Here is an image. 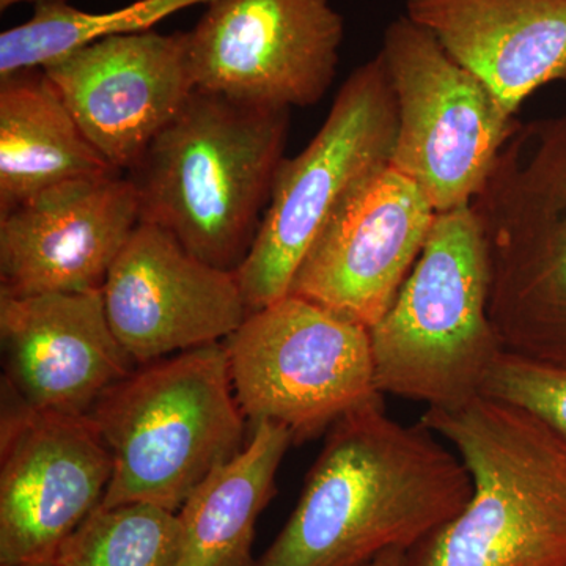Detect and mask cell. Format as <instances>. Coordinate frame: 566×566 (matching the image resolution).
Returning <instances> with one entry per match:
<instances>
[{
  "mask_svg": "<svg viewBox=\"0 0 566 566\" xmlns=\"http://www.w3.org/2000/svg\"><path fill=\"white\" fill-rule=\"evenodd\" d=\"M370 566H409L408 551L390 549L376 558Z\"/></svg>",
  "mask_w": 566,
  "mask_h": 566,
  "instance_id": "23",
  "label": "cell"
},
{
  "mask_svg": "<svg viewBox=\"0 0 566 566\" xmlns=\"http://www.w3.org/2000/svg\"><path fill=\"white\" fill-rule=\"evenodd\" d=\"M48 566H57V565L54 564V565H48Z\"/></svg>",
  "mask_w": 566,
  "mask_h": 566,
  "instance_id": "25",
  "label": "cell"
},
{
  "mask_svg": "<svg viewBox=\"0 0 566 566\" xmlns=\"http://www.w3.org/2000/svg\"><path fill=\"white\" fill-rule=\"evenodd\" d=\"M69 2V0H0V10H10L11 7L20 6V3H33V6H43V3Z\"/></svg>",
  "mask_w": 566,
  "mask_h": 566,
  "instance_id": "24",
  "label": "cell"
},
{
  "mask_svg": "<svg viewBox=\"0 0 566 566\" xmlns=\"http://www.w3.org/2000/svg\"><path fill=\"white\" fill-rule=\"evenodd\" d=\"M177 513L150 504L99 505L59 551L57 566H177Z\"/></svg>",
  "mask_w": 566,
  "mask_h": 566,
  "instance_id": "21",
  "label": "cell"
},
{
  "mask_svg": "<svg viewBox=\"0 0 566 566\" xmlns=\"http://www.w3.org/2000/svg\"><path fill=\"white\" fill-rule=\"evenodd\" d=\"M431 33L516 115L532 93L566 82V0H405Z\"/></svg>",
  "mask_w": 566,
  "mask_h": 566,
  "instance_id": "17",
  "label": "cell"
},
{
  "mask_svg": "<svg viewBox=\"0 0 566 566\" xmlns=\"http://www.w3.org/2000/svg\"><path fill=\"white\" fill-rule=\"evenodd\" d=\"M109 174L117 170L82 133L46 71L0 77V216L63 182Z\"/></svg>",
  "mask_w": 566,
  "mask_h": 566,
  "instance_id": "18",
  "label": "cell"
},
{
  "mask_svg": "<svg viewBox=\"0 0 566 566\" xmlns=\"http://www.w3.org/2000/svg\"><path fill=\"white\" fill-rule=\"evenodd\" d=\"M211 0H134L123 9L91 13L69 2L36 6L31 20L0 33V77L46 69L93 41L151 31L158 22Z\"/></svg>",
  "mask_w": 566,
  "mask_h": 566,
  "instance_id": "20",
  "label": "cell"
},
{
  "mask_svg": "<svg viewBox=\"0 0 566 566\" xmlns=\"http://www.w3.org/2000/svg\"><path fill=\"white\" fill-rule=\"evenodd\" d=\"M293 444L289 428L259 422L251 441L219 465L178 510L177 566H253L256 521L275 494V475Z\"/></svg>",
  "mask_w": 566,
  "mask_h": 566,
  "instance_id": "19",
  "label": "cell"
},
{
  "mask_svg": "<svg viewBox=\"0 0 566 566\" xmlns=\"http://www.w3.org/2000/svg\"><path fill=\"white\" fill-rule=\"evenodd\" d=\"M223 344L244 417L283 424L293 444L382 395L370 331L294 294L251 312Z\"/></svg>",
  "mask_w": 566,
  "mask_h": 566,
  "instance_id": "9",
  "label": "cell"
},
{
  "mask_svg": "<svg viewBox=\"0 0 566 566\" xmlns=\"http://www.w3.org/2000/svg\"><path fill=\"white\" fill-rule=\"evenodd\" d=\"M379 55L397 103L390 166L416 182L436 212L468 207L515 129V115L406 14L387 25Z\"/></svg>",
  "mask_w": 566,
  "mask_h": 566,
  "instance_id": "8",
  "label": "cell"
},
{
  "mask_svg": "<svg viewBox=\"0 0 566 566\" xmlns=\"http://www.w3.org/2000/svg\"><path fill=\"white\" fill-rule=\"evenodd\" d=\"M434 216L416 182L385 167L353 189L331 216L289 294L370 331L411 274Z\"/></svg>",
  "mask_w": 566,
  "mask_h": 566,
  "instance_id": "12",
  "label": "cell"
},
{
  "mask_svg": "<svg viewBox=\"0 0 566 566\" xmlns=\"http://www.w3.org/2000/svg\"><path fill=\"white\" fill-rule=\"evenodd\" d=\"M420 422L453 446L472 495L409 566H566V444L549 424L486 395Z\"/></svg>",
  "mask_w": 566,
  "mask_h": 566,
  "instance_id": "3",
  "label": "cell"
},
{
  "mask_svg": "<svg viewBox=\"0 0 566 566\" xmlns=\"http://www.w3.org/2000/svg\"><path fill=\"white\" fill-rule=\"evenodd\" d=\"M471 207L502 348L566 370V114L517 120Z\"/></svg>",
  "mask_w": 566,
  "mask_h": 566,
  "instance_id": "6",
  "label": "cell"
},
{
  "mask_svg": "<svg viewBox=\"0 0 566 566\" xmlns=\"http://www.w3.org/2000/svg\"><path fill=\"white\" fill-rule=\"evenodd\" d=\"M43 70L82 133L120 174L137 166L197 91L189 32L107 36Z\"/></svg>",
  "mask_w": 566,
  "mask_h": 566,
  "instance_id": "14",
  "label": "cell"
},
{
  "mask_svg": "<svg viewBox=\"0 0 566 566\" xmlns=\"http://www.w3.org/2000/svg\"><path fill=\"white\" fill-rule=\"evenodd\" d=\"M397 103L381 55L357 66L311 144L285 158L248 259L237 271L251 312L290 293L308 249L346 197L390 166Z\"/></svg>",
  "mask_w": 566,
  "mask_h": 566,
  "instance_id": "7",
  "label": "cell"
},
{
  "mask_svg": "<svg viewBox=\"0 0 566 566\" xmlns=\"http://www.w3.org/2000/svg\"><path fill=\"white\" fill-rule=\"evenodd\" d=\"M344 36L331 0H211L189 32L196 88L245 106H314L337 76Z\"/></svg>",
  "mask_w": 566,
  "mask_h": 566,
  "instance_id": "10",
  "label": "cell"
},
{
  "mask_svg": "<svg viewBox=\"0 0 566 566\" xmlns=\"http://www.w3.org/2000/svg\"><path fill=\"white\" fill-rule=\"evenodd\" d=\"M3 390L35 411L88 416L136 365L112 331L103 290L0 294Z\"/></svg>",
  "mask_w": 566,
  "mask_h": 566,
  "instance_id": "16",
  "label": "cell"
},
{
  "mask_svg": "<svg viewBox=\"0 0 566 566\" xmlns=\"http://www.w3.org/2000/svg\"><path fill=\"white\" fill-rule=\"evenodd\" d=\"M439 439L420 420H394L382 395L340 417L253 566H370L387 551L409 553L471 501L468 469Z\"/></svg>",
  "mask_w": 566,
  "mask_h": 566,
  "instance_id": "1",
  "label": "cell"
},
{
  "mask_svg": "<svg viewBox=\"0 0 566 566\" xmlns=\"http://www.w3.org/2000/svg\"><path fill=\"white\" fill-rule=\"evenodd\" d=\"M139 223V193L125 174L41 192L0 216V294L103 290Z\"/></svg>",
  "mask_w": 566,
  "mask_h": 566,
  "instance_id": "15",
  "label": "cell"
},
{
  "mask_svg": "<svg viewBox=\"0 0 566 566\" xmlns=\"http://www.w3.org/2000/svg\"><path fill=\"white\" fill-rule=\"evenodd\" d=\"M103 297L112 331L136 367L221 344L251 314L237 273L202 262L147 222L115 260Z\"/></svg>",
  "mask_w": 566,
  "mask_h": 566,
  "instance_id": "13",
  "label": "cell"
},
{
  "mask_svg": "<svg viewBox=\"0 0 566 566\" xmlns=\"http://www.w3.org/2000/svg\"><path fill=\"white\" fill-rule=\"evenodd\" d=\"M290 109L192 93L137 166L140 222L172 233L186 251L237 273L262 226L285 159Z\"/></svg>",
  "mask_w": 566,
  "mask_h": 566,
  "instance_id": "2",
  "label": "cell"
},
{
  "mask_svg": "<svg viewBox=\"0 0 566 566\" xmlns=\"http://www.w3.org/2000/svg\"><path fill=\"white\" fill-rule=\"evenodd\" d=\"M491 259L471 205L436 212L392 307L370 329L379 394L455 409L480 397L504 352L490 318Z\"/></svg>",
  "mask_w": 566,
  "mask_h": 566,
  "instance_id": "5",
  "label": "cell"
},
{
  "mask_svg": "<svg viewBox=\"0 0 566 566\" xmlns=\"http://www.w3.org/2000/svg\"><path fill=\"white\" fill-rule=\"evenodd\" d=\"M2 395L0 566L54 565L102 505L114 460L91 417L35 411Z\"/></svg>",
  "mask_w": 566,
  "mask_h": 566,
  "instance_id": "11",
  "label": "cell"
},
{
  "mask_svg": "<svg viewBox=\"0 0 566 566\" xmlns=\"http://www.w3.org/2000/svg\"><path fill=\"white\" fill-rule=\"evenodd\" d=\"M88 417L114 460L103 506L150 504L178 513L245 447L223 342L134 368Z\"/></svg>",
  "mask_w": 566,
  "mask_h": 566,
  "instance_id": "4",
  "label": "cell"
},
{
  "mask_svg": "<svg viewBox=\"0 0 566 566\" xmlns=\"http://www.w3.org/2000/svg\"><path fill=\"white\" fill-rule=\"evenodd\" d=\"M482 395L534 412L566 444V370L502 352L488 371Z\"/></svg>",
  "mask_w": 566,
  "mask_h": 566,
  "instance_id": "22",
  "label": "cell"
}]
</instances>
